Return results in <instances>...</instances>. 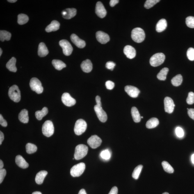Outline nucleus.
I'll return each mask as SVG.
<instances>
[{"instance_id": "obj_1", "label": "nucleus", "mask_w": 194, "mask_h": 194, "mask_svg": "<svg viewBox=\"0 0 194 194\" xmlns=\"http://www.w3.org/2000/svg\"><path fill=\"white\" fill-rule=\"evenodd\" d=\"M131 37L132 40L137 43L143 42L145 38V34L141 28H137L132 30Z\"/></svg>"}, {"instance_id": "obj_2", "label": "nucleus", "mask_w": 194, "mask_h": 194, "mask_svg": "<svg viewBox=\"0 0 194 194\" xmlns=\"http://www.w3.org/2000/svg\"><path fill=\"white\" fill-rule=\"evenodd\" d=\"M88 152V147L87 146L80 144L77 146L74 154V158L76 160L83 159L86 156Z\"/></svg>"}, {"instance_id": "obj_3", "label": "nucleus", "mask_w": 194, "mask_h": 194, "mask_svg": "<svg viewBox=\"0 0 194 194\" xmlns=\"http://www.w3.org/2000/svg\"><path fill=\"white\" fill-rule=\"evenodd\" d=\"M8 95L10 98L14 102L18 103L21 100V92L19 87L16 85H13L10 87L8 91Z\"/></svg>"}, {"instance_id": "obj_4", "label": "nucleus", "mask_w": 194, "mask_h": 194, "mask_svg": "<svg viewBox=\"0 0 194 194\" xmlns=\"http://www.w3.org/2000/svg\"><path fill=\"white\" fill-rule=\"evenodd\" d=\"M165 58V55L163 53H156L151 57L149 60V63L152 66L157 67L164 63Z\"/></svg>"}, {"instance_id": "obj_5", "label": "nucleus", "mask_w": 194, "mask_h": 194, "mask_svg": "<svg viewBox=\"0 0 194 194\" xmlns=\"http://www.w3.org/2000/svg\"><path fill=\"white\" fill-rule=\"evenodd\" d=\"M87 124L83 119H79L76 122L74 127V132L77 135H81L86 131Z\"/></svg>"}, {"instance_id": "obj_6", "label": "nucleus", "mask_w": 194, "mask_h": 194, "mask_svg": "<svg viewBox=\"0 0 194 194\" xmlns=\"http://www.w3.org/2000/svg\"><path fill=\"white\" fill-rule=\"evenodd\" d=\"M85 164L81 163L73 166L71 169L70 174L73 177H79L83 173L85 169Z\"/></svg>"}, {"instance_id": "obj_7", "label": "nucleus", "mask_w": 194, "mask_h": 194, "mask_svg": "<svg viewBox=\"0 0 194 194\" xmlns=\"http://www.w3.org/2000/svg\"><path fill=\"white\" fill-rule=\"evenodd\" d=\"M42 132L44 136L50 137L54 133V127L52 122L47 120L44 123L42 127Z\"/></svg>"}, {"instance_id": "obj_8", "label": "nucleus", "mask_w": 194, "mask_h": 194, "mask_svg": "<svg viewBox=\"0 0 194 194\" xmlns=\"http://www.w3.org/2000/svg\"><path fill=\"white\" fill-rule=\"evenodd\" d=\"M30 86L31 90L37 94H41L43 92V88L41 82L36 78H33L30 80Z\"/></svg>"}, {"instance_id": "obj_9", "label": "nucleus", "mask_w": 194, "mask_h": 194, "mask_svg": "<svg viewBox=\"0 0 194 194\" xmlns=\"http://www.w3.org/2000/svg\"><path fill=\"white\" fill-rule=\"evenodd\" d=\"M59 45L63 49V54L66 56H70L73 51V47L70 42L66 40H60Z\"/></svg>"}, {"instance_id": "obj_10", "label": "nucleus", "mask_w": 194, "mask_h": 194, "mask_svg": "<svg viewBox=\"0 0 194 194\" xmlns=\"http://www.w3.org/2000/svg\"><path fill=\"white\" fill-rule=\"evenodd\" d=\"M102 143V140L97 135H93L88 140V143L92 149H96L100 146Z\"/></svg>"}, {"instance_id": "obj_11", "label": "nucleus", "mask_w": 194, "mask_h": 194, "mask_svg": "<svg viewBox=\"0 0 194 194\" xmlns=\"http://www.w3.org/2000/svg\"><path fill=\"white\" fill-rule=\"evenodd\" d=\"M94 109L99 120L103 123L106 122L107 120V115L106 112L103 109L102 107L96 105L94 106Z\"/></svg>"}, {"instance_id": "obj_12", "label": "nucleus", "mask_w": 194, "mask_h": 194, "mask_svg": "<svg viewBox=\"0 0 194 194\" xmlns=\"http://www.w3.org/2000/svg\"><path fill=\"white\" fill-rule=\"evenodd\" d=\"M164 109L165 111L168 113L171 114L174 111L175 105L174 101L170 97H166L164 100Z\"/></svg>"}, {"instance_id": "obj_13", "label": "nucleus", "mask_w": 194, "mask_h": 194, "mask_svg": "<svg viewBox=\"0 0 194 194\" xmlns=\"http://www.w3.org/2000/svg\"><path fill=\"white\" fill-rule=\"evenodd\" d=\"M62 101L65 106L70 107L74 106L76 103L75 100L71 97L68 93H64L62 95Z\"/></svg>"}, {"instance_id": "obj_14", "label": "nucleus", "mask_w": 194, "mask_h": 194, "mask_svg": "<svg viewBox=\"0 0 194 194\" xmlns=\"http://www.w3.org/2000/svg\"><path fill=\"white\" fill-rule=\"evenodd\" d=\"M96 38L98 41L102 44H106L110 40V37L108 34L101 31L97 32Z\"/></svg>"}, {"instance_id": "obj_15", "label": "nucleus", "mask_w": 194, "mask_h": 194, "mask_svg": "<svg viewBox=\"0 0 194 194\" xmlns=\"http://www.w3.org/2000/svg\"><path fill=\"white\" fill-rule=\"evenodd\" d=\"M95 12L98 16L101 18H103L106 16L107 12L106 9L100 1H98L96 4Z\"/></svg>"}, {"instance_id": "obj_16", "label": "nucleus", "mask_w": 194, "mask_h": 194, "mask_svg": "<svg viewBox=\"0 0 194 194\" xmlns=\"http://www.w3.org/2000/svg\"><path fill=\"white\" fill-rule=\"evenodd\" d=\"M125 91L130 97L133 98L138 97L140 93V91L138 88L130 85L125 87Z\"/></svg>"}, {"instance_id": "obj_17", "label": "nucleus", "mask_w": 194, "mask_h": 194, "mask_svg": "<svg viewBox=\"0 0 194 194\" xmlns=\"http://www.w3.org/2000/svg\"><path fill=\"white\" fill-rule=\"evenodd\" d=\"M71 39L73 43L80 48H83L86 46V43L84 41L81 39L75 34H72L71 35Z\"/></svg>"}, {"instance_id": "obj_18", "label": "nucleus", "mask_w": 194, "mask_h": 194, "mask_svg": "<svg viewBox=\"0 0 194 194\" xmlns=\"http://www.w3.org/2000/svg\"><path fill=\"white\" fill-rule=\"evenodd\" d=\"M77 10L75 8H67L62 12L63 17L65 19H70L76 15Z\"/></svg>"}, {"instance_id": "obj_19", "label": "nucleus", "mask_w": 194, "mask_h": 194, "mask_svg": "<svg viewBox=\"0 0 194 194\" xmlns=\"http://www.w3.org/2000/svg\"><path fill=\"white\" fill-rule=\"evenodd\" d=\"M124 53L126 56L130 59L134 58L136 56V50L131 45H127L124 48Z\"/></svg>"}, {"instance_id": "obj_20", "label": "nucleus", "mask_w": 194, "mask_h": 194, "mask_svg": "<svg viewBox=\"0 0 194 194\" xmlns=\"http://www.w3.org/2000/svg\"><path fill=\"white\" fill-rule=\"evenodd\" d=\"M15 162L18 166L21 168L26 169L29 166L28 164L20 155H18L16 156Z\"/></svg>"}, {"instance_id": "obj_21", "label": "nucleus", "mask_w": 194, "mask_h": 194, "mask_svg": "<svg viewBox=\"0 0 194 194\" xmlns=\"http://www.w3.org/2000/svg\"><path fill=\"white\" fill-rule=\"evenodd\" d=\"M81 68L83 72L89 73L91 72L92 69V64L89 59H86L82 63Z\"/></svg>"}, {"instance_id": "obj_22", "label": "nucleus", "mask_w": 194, "mask_h": 194, "mask_svg": "<svg viewBox=\"0 0 194 194\" xmlns=\"http://www.w3.org/2000/svg\"><path fill=\"white\" fill-rule=\"evenodd\" d=\"M49 51L45 44L43 42H41L39 45L38 54L41 57H43L48 54Z\"/></svg>"}, {"instance_id": "obj_23", "label": "nucleus", "mask_w": 194, "mask_h": 194, "mask_svg": "<svg viewBox=\"0 0 194 194\" xmlns=\"http://www.w3.org/2000/svg\"><path fill=\"white\" fill-rule=\"evenodd\" d=\"M60 24L58 21L54 20L52 21L50 24L47 27L45 31L48 33L55 31L59 29Z\"/></svg>"}, {"instance_id": "obj_24", "label": "nucleus", "mask_w": 194, "mask_h": 194, "mask_svg": "<svg viewBox=\"0 0 194 194\" xmlns=\"http://www.w3.org/2000/svg\"><path fill=\"white\" fill-rule=\"evenodd\" d=\"M47 174V172L45 170L41 171L38 172L36 176L35 179L36 182L38 184H42Z\"/></svg>"}, {"instance_id": "obj_25", "label": "nucleus", "mask_w": 194, "mask_h": 194, "mask_svg": "<svg viewBox=\"0 0 194 194\" xmlns=\"http://www.w3.org/2000/svg\"><path fill=\"white\" fill-rule=\"evenodd\" d=\"M167 23L166 19H162L156 24V29L158 33H161L166 29Z\"/></svg>"}, {"instance_id": "obj_26", "label": "nucleus", "mask_w": 194, "mask_h": 194, "mask_svg": "<svg viewBox=\"0 0 194 194\" xmlns=\"http://www.w3.org/2000/svg\"><path fill=\"white\" fill-rule=\"evenodd\" d=\"M19 119L20 121L23 123H28L29 118H28V110L25 109L21 110L19 114Z\"/></svg>"}, {"instance_id": "obj_27", "label": "nucleus", "mask_w": 194, "mask_h": 194, "mask_svg": "<svg viewBox=\"0 0 194 194\" xmlns=\"http://www.w3.org/2000/svg\"><path fill=\"white\" fill-rule=\"evenodd\" d=\"M16 59L15 57H13L6 64L7 68L11 72H16L17 69L16 66Z\"/></svg>"}, {"instance_id": "obj_28", "label": "nucleus", "mask_w": 194, "mask_h": 194, "mask_svg": "<svg viewBox=\"0 0 194 194\" xmlns=\"http://www.w3.org/2000/svg\"><path fill=\"white\" fill-rule=\"evenodd\" d=\"M132 116L133 120L135 122H140L141 120V117H140L139 112L138 109L135 107H133L131 109Z\"/></svg>"}, {"instance_id": "obj_29", "label": "nucleus", "mask_w": 194, "mask_h": 194, "mask_svg": "<svg viewBox=\"0 0 194 194\" xmlns=\"http://www.w3.org/2000/svg\"><path fill=\"white\" fill-rule=\"evenodd\" d=\"M159 121L157 118H152L147 121L146 127L149 129H154L159 125Z\"/></svg>"}, {"instance_id": "obj_30", "label": "nucleus", "mask_w": 194, "mask_h": 194, "mask_svg": "<svg viewBox=\"0 0 194 194\" xmlns=\"http://www.w3.org/2000/svg\"><path fill=\"white\" fill-rule=\"evenodd\" d=\"M48 112L47 108L44 107L42 110H39L35 112V116L37 120H41L42 118L47 115Z\"/></svg>"}, {"instance_id": "obj_31", "label": "nucleus", "mask_w": 194, "mask_h": 194, "mask_svg": "<svg viewBox=\"0 0 194 194\" xmlns=\"http://www.w3.org/2000/svg\"><path fill=\"white\" fill-rule=\"evenodd\" d=\"M52 65L57 70H61L66 67V65L63 62L59 60L54 59L52 62Z\"/></svg>"}, {"instance_id": "obj_32", "label": "nucleus", "mask_w": 194, "mask_h": 194, "mask_svg": "<svg viewBox=\"0 0 194 194\" xmlns=\"http://www.w3.org/2000/svg\"><path fill=\"white\" fill-rule=\"evenodd\" d=\"M11 37V34L10 32L5 30H1L0 31V40L1 41L3 42L5 40H10Z\"/></svg>"}, {"instance_id": "obj_33", "label": "nucleus", "mask_w": 194, "mask_h": 194, "mask_svg": "<svg viewBox=\"0 0 194 194\" xmlns=\"http://www.w3.org/2000/svg\"><path fill=\"white\" fill-rule=\"evenodd\" d=\"M169 71V69L167 68H164L162 69L157 75L158 79L160 80L165 81L166 79V76Z\"/></svg>"}, {"instance_id": "obj_34", "label": "nucleus", "mask_w": 194, "mask_h": 194, "mask_svg": "<svg viewBox=\"0 0 194 194\" xmlns=\"http://www.w3.org/2000/svg\"><path fill=\"white\" fill-rule=\"evenodd\" d=\"M183 77L181 74H178L174 77L172 80V83L173 86H178L182 83Z\"/></svg>"}, {"instance_id": "obj_35", "label": "nucleus", "mask_w": 194, "mask_h": 194, "mask_svg": "<svg viewBox=\"0 0 194 194\" xmlns=\"http://www.w3.org/2000/svg\"><path fill=\"white\" fill-rule=\"evenodd\" d=\"M29 20L27 15L24 14H20L18 16V23L19 25H23L26 24Z\"/></svg>"}, {"instance_id": "obj_36", "label": "nucleus", "mask_w": 194, "mask_h": 194, "mask_svg": "<svg viewBox=\"0 0 194 194\" xmlns=\"http://www.w3.org/2000/svg\"><path fill=\"white\" fill-rule=\"evenodd\" d=\"M26 151L28 154H32L36 152L37 147L34 144L28 143L26 146Z\"/></svg>"}, {"instance_id": "obj_37", "label": "nucleus", "mask_w": 194, "mask_h": 194, "mask_svg": "<svg viewBox=\"0 0 194 194\" xmlns=\"http://www.w3.org/2000/svg\"><path fill=\"white\" fill-rule=\"evenodd\" d=\"M162 165L164 169L166 172H168L169 173H172L174 172V169L168 162L163 161L162 163Z\"/></svg>"}, {"instance_id": "obj_38", "label": "nucleus", "mask_w": 194, "mask_h": 194, "mask_svg": "<svg viewBox=\"0 0 194 194\" xmlns=\"http://www.w3.org/2000/svg\"><path fill=\"white\" fill-rule=\"evenodd\" d=\"M142 168H143V166L140 165H138L135 169L132 174V176L133 178L135 179H138V178Z\"/></svg>"}, {"instance_id": "obj_39", "label": "nucleus", "mask_w": 194, "mask_h": 194, "mask_svg": "<svg viewBox=\"0 0 194 194\" xmlns=\"http://www.w3.org/2000/svg\"><path fill=\"white\" fill-rule=\"evenodd\" d=\"M160 1V0H147L144 4V7L146 8L149 9L152 7L154 5Z\"/></svg>"}, {"instance_id": "obj_40", "label": "nucleus", "mask_w": 194, "mask_h": 194, "mask_svg": "<svg viewBox=\"0 0 194 194\" xmlns=\"http://www.w3.org/2000/svg\"><path fill=\"white\" fill-rule=\"evenodd\" d=\"M186 22L188 27L194 28V17L189 16L187 17Z\"/></svg>"}, {"instance_id": "obj_41", "label": "nucleus", "mask_w": 194, "mask_h": 194, "mask_svg": "<svg viewBox=\"0 0 194 194\" xmlns=\"http://www.w3.org/2000/svg\"><path fill=\"white\" fill-rule=\"evenodd\" d=\"M187 56L190 61L194 60V49L192 48H190L188 50L187 53Z\"/></svg>"}, {"instance_id": "obj_42", "label": "nucleus", "mask_w": 194, "mask_h": 194, "mask_svg": "<svg viewBox=\"0 0 194 194\" xmlns=\"http://www.w3.org/2000/svg\"><path fill=\"white\" fill-rule=\"evenodd\" d=\"M187 103L188 104L192 105L194 103V93L190 92L188 93L187 98L186 100Z\"/></svg>"}, {"instance_id": "obj_43", "label": "nucleus", "mask_w": 194, "mask_h": 194, "mask_svg": "<svg viewBox=\"0 0 194 194\" xmlns=\"http://www.w3.org/2000/svg\"><path fill=\"white\" fill-rule=\"evenodd\" d=\"M101 157L105 160H109L111 157V155L109 151L106 149L101 152L100 154Z\"/></svg>"}, {"instance_id": "obj_44", "label": "nucleus", "mask_w": 194, "mask_h": 194, "mask_svg": "<svg viewBox=\"0 0 194 194\" xmlns=\"http://www.w3.org/2000/svg\"><path fill=\"white\" fill-rule=\"evenodd\" d=\"M176 134L179 138H182L184 135V132L181 128L178 127L175 129Z\"/></svg>"}, {"instance_id": "obj_45", "label": "nucleus", "mask_w": 194, "mask_h": 194, "mask_svg": "<svg viewBox=\"0 0 194 194\" xmlns=\"http://www.w3.org/2000/svg\"><path fill=\"white\" fill-rule=\"evenodd\" d=\"M6 171L4 169L0 170V183L2 182L6 175Z\"/></svg>"}, {"instance_id": "obj_46", "label": "nucleus", "mask_w": 194, "mask_h": 194, "mask_svg": "<svg viewBox=\"0 0 194 194\" xmlns=\"http://www.w3.org/2000/svg\"><path fill=\"white\" fill-rule=\"evenodd\" d=\"M106 86L108 90L113 89L115 86L114 83L110 81H107L106 83Z\"/></svg>"}, {"instance_id": "obj_47", "label": "nucleus", "mask_w": 194, "mask_h": 194, "mask_svg": "<svg viewBox=\"0 0 194 194\" xmlns=\"http://www.w3.org/2000/svg\"><path fill=\"white\" fill-rule=\"evenodd\" d=\"M115 64L114 62L111 61L107 62L106 64V67L107 68L113 71L115 66Z\"/></svg>"}, {"instance_id": "obj_48", "label": "nucleus", "mask_w": 194, "mask_h": 194, "mask_svg": "<svg viewBox=\"0 0 194 194\" xmlns=\"http://www.w3.org/2000/svg\"><path fill=\"white\" fill-rule=\"evenodd\" d=\"M0 124L1 126L4 127H6L7 126V123L3 118L2 115L1 114L0 115Z\"/></svg>"}, {"instance_id": "obj_49", "label": "nucleus", "mask_w": 194, "mask_h": 194, "mask_svg": "<svg viewBox=\"0 0 194 194\" xmlns=\"http://www.w3.org/2000/svg\"><path fill=\"white\" fill-rule=\"evenodd\" d=\"M188 114L190 118L194 120V109L190 108L188 110Z\"/></svg>"}, {"instance_id": "obj_50", "label": "nucleus", "mask_w": 194, "mask_h": 194, "mask_svg": "<svg viewBox=\"0 0 194 194\" xmlns=\"http://www.w3.org/2000/svg\"><path fill=\"white\" fill-rule=\"evenodd\" d=\"M118 192V189L116 187H114L112 188L108 194H117Z\"/></svg>"}, {"instance_id": "obj_51", "label": "nucleus", "mask_w": 194, "mask_h": 194, "mask_svg": "<svg viewBox=\"0 0 194 194\" xmlns=\"http://www.w3.org/2000/svg\"><path fill=\"white\" fill-rule=\"evenodd\" d=\"M96 101L97 103V105L99 106L102 107V104H101V101L100 97L99 96H97L96 97Z\"/></svg>"}, {"instance_id": "obj_52", "label": "nucleus", "mask_w": 194, "mask_h": 194, "mask_svg": "<svg viewBox=\"0 0 194 194\" xmlns=\"http://www.w3.org/2000/svg\"><path fill=\"white\" fill-rule=\"evenodd\" d=\"M119 1L118 0H111L110 1V6L113 7L115 6L116 4H118Z\"/></svg>"}, {"instance_id": "obj_53", "label": "nucleus", "mask_w": 194, "mask_h": 194, "mask_svg": "<svg viewBox=\"0 0 194 194\" xmlns=\"http://www.w3.org/2000/svg\"><path fill=\"white\" fill-rule=\"evenodd\" d=\"M4 139V135L1 131L0 132V145H1Z\"/></svg>"}, {"instance_id": "obj_54", "label": "nucleus", "mask_w": 194, "mask_h": 194, "mask_svg": "<svg viewBox=\"0 0 194 194\" xmlns=\"http://www.w3.org/2000/svg\"><path fill=\"white\" fill-rule=\"evenodd\" d=\"M78 194H87L86 191L84 189H83L80 190Z\"/></svg>"}, {"instance_id": "obj_55", "label": "nucleus", "mask_w": 194, "mask_h": 194, "mask_svg": "<svg viewBox=\"0 0 194 194\" xmlns=\"http://www.w3.org/2000/svg\"><path fill=\"white\" fill-rule=\"evenodd\" d=\"M3 166H4V164H3V162L1 160L0 161V169H2Z\"/></svg>"}, {"instance_id": "obj_56", "label": "nucleus", "mask_w": 194, "mask_h": 194, "mask_svg": "<svg viewBox=\"0 0 194 194\" xmlns=\"http://www.w3.org/2000/svg\"><path fill=\"white\" fill-rule=\"evenodd\" d=\"M7 1L9 2L13 3H15L17 1V0H8Z\"/></svg>"}, {"instance_id": "obj_57", "label": "nucleus", "mask_w": 194, "mask_h": 194, "mask_svg": "<svg viewBox=\"0 0 194 194\" xmlns=\"http://www.w3.org/2000/svg\"><path fill=\"white\" fill-rule=\"evenodd\" d=\"M191 160L192 163L194 164V154L192 155Z\"/></svg>"}, {"instance_id": "obj_58", "label": "nucleus", "mask_w": 194, "mask_h": 194, "mask_svg": "<svg viewBox=\"0 0 194 194\" xmlns=\"http://www.w3.org/2000/svg\"><path fill=\"white\" fill-rule=\"evenodd\" d=\"M32 194H42L41 192H38V191H36V192H33Z\"/></svg>"}, {"instance_id": "obj_59", "label": "nucleus", "mask_w": 194, "mask_h": 194, "mask_svg": "<svg viewBox=\"0 0 194 194\" xmlns=\"http://www.w3.org/2000/svg\"><path fill=\"white\" fill-rule=\"evenodd\" d=\"M2 53V50L1 48H0V56H1V54Z\"/></svg>"}, {"instance_id": "obj_60", "label": "nucleus", "mask_w": 194, "mask_h": 194, "mask_svg": "<svg viewBox=\"0 0 194 194\" xmlns=\"http://www.w3.org/2000/svg\"><path fill=\"white\" fill-rule=\"evenodd\" d=\"M162 194H169V193H168V192H164V193Z\"/></svg>"}, {"instance_id": "obj_61", "label": "nucleus", "mask_w": 194, "mask_h": 194, "mask_svg": "<svg viewBox=\"0 0 194 194\" xmlns=\"http://www.w3.org/2000/svg\"><path fill=\"white\" fill-rule=\"evenodd\" d=\"M141 118H143V117H141Z\"/></svg>"}]
</instances>
